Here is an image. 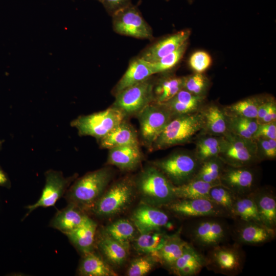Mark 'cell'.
I'll use <instances>...</instances> for the list:
<instances>
[{"label":"cell","instance_id":"1","mask_svg":"<svg viewBox=\"0 0 276 276\" xmlns=\"http://www.w3.org/2000/svg\"><path fill=\"white\" fill-rule=\"evenodd\" d=\"M144 203L162 207L176 199L174 186L154 166L145 168L134 182Z\"/></svg>","mask_w":276,"mask_h":276},{"label":"cell","instance_id":"2","mask_svg":"<svg viewBox=\"0 0 276 276\" xmlns=\"http://www.w3.org/2000/svg\"><path fill=\"white\" fill-rule=\"evenodd\" d=\"M109 169L88 172L77 179L66 192L65 198L81 209H90L105 191L110 179Z\"/></svg>","mask_w":276,"mask_h":276},{"label":"cell","instance_id":"3","mask_svg":"<svg viewBox=\"0 0 276 276\" xmlns=\"http://www.w3.org/2000/svg\"><path fill=\"white\" fill-rule=\"evenodd\" d=\"M203 127V118L200 110L174 117L155 141L152 148L163 149L188 143Z\"/></svg>","mask_w":276,"mask_h":276},{"label":"cell","instance_id":"4","mask_svg":"<svg viewBox=\"0 0 276 276\" xmlns=\"http://www.w3.org/2000/svg\"><path fill=\"white\" fill-rule=\"evenodd\" d=\"M223 218L205 217L194 219L189 231L192 244L209 250L225 243L231 236V227Z\"/></svg>","mask_w":276,"mask_h":276},{"label":"cell","instance_id":"5","mask_svg":"<svg viewBox=\"0 0 276 276\" xmlns=\"http://www.w3.org/2000/svg\"><path fill=\"white\" fill-rule=\"evenodd\" d=\"M201 164L195 153L179 151L156 160L153 165L162 172L174 186H178L194 179Z\"/></svg>","mask_w":276,"mask_h":276},{"label":"cell","instance_id":"6","mask_svg":"<svg viewBox=\"0 0 276 276\" xmlns=\"http://www.w3.org/2000/svg\"><path fill=\"white\" fill-rule=\"evenodd\" d=\"M205 266L215 273L227 276H235L240 273L245 261V252L241 245L223 243L209 250L205 256Z\"/></svg>","mask_w":276,"mask_h":276},{"label":"cell","instance_id":"7","mask_svg":"<svg viewBox=\"0 0 276 276\" xmlns=\"http://www.w3.org/2000/svg\"><path fill=\"white\" fill-rule=\"evenodd\" d=\"M218 157L226 165L235 167L253 166L260 160L255 140L243 138L229 131L223 135Z\"/></svg>","mask_w":276,"mask_h":276},{"label":"cell","instance_id":"8","mask_svg":"<svg viewBox=\"0 0 276 276\" xmlns=\"http://www.w3.org/2000/svg\"><path fill=\"white\" fill-rule=\"evenodd\" d=\"M135 191L134 184L130 180L117 181L104 191L90 210L95 215L101 217L118 214L131 203Z\"/></svg>","mask_w":276,"mask_h":276},{"label":"cell","instance_id":"9","mask_svg":"<svg viewBox=\"0 0 276 276\" xmlns=\"http://www.w3.org/2000/svg\"><path fill=\"white\" fill-rule=\"evenodd\" d=\"M126 118L121 111L111 106L101 111L81 116L71 122V126L78 130L80 135L91 136L99 140Z\"/></svg>","mask_w":276,"mask_h":276},{"label":"cell","instance_id":"10","mask_svg":"<svg viewBox=\"0 0 276 276\" xmlns=\"http://www.w3.org/2000/svg\"><path fill=\"white\" fill-rule=\"evenodd\" d=\"M143 143L152 148V145L169 122L174 117L163 104L152 102L137 115Z\"/></svg>","mask_w":276,"mask_h":276},{"label":"cell","instance_id":"11","mask_svg":"<svg viewBox=\"0 0 276 276\" xmlns=\"http://www.w3.org/2000/svg\"><path fill=\"white\" fill-rule=\"evenodd\" d=\"M154 84L150 78L127 87L116 94L112 106L119 109L126 117L137 115L153 102Z\"/></svg>","mask_w":276,"mask_h":276},{"label":"cell","instance_id":"12","mask_svg":"<svg viewBox=\"0 0 276 276\" xmlns=\"http://www.w3.org/2000/svg\"><path fill=\"white\" fill-rule=\"evenodd\" d=\"M164 207L177 216L188 219L205 217L231 218L226 210L207 199H176Z\"/></svg>","mask_w":276,"mask_h":276},{"label":"cell","instance_id":"13","mask_svg":"<svg viewBox=\"0 0 276 276\" xmlns=\"http://www.w3.org/2000/svg\"><path fill=\"white\" fill-rule=\"evenodd\" d=\"M111 16L113 29L116 33L139 39L153 38L151 28L136 6L131 4L116 11Z\"/></svg>","mask_w":276,"mask_h":276},{"label":"cell","instance_id":"14","mask_svg":"<svg viewBox=\"0 0 276 276\" xmlns=\"http://www.w3.org/2000/svg\"><path fill=\"white\" fill-rule=\"evenodd\" d=\"M253 166H225L220 182L235 195H244L253 193L258 188V172Z\"/></svg>","mask_w":276,"mask_h":276},{"label":"cell","instance_id":"15","mask_svg":"<svg viewBox=\"0 0 276 276\" xmlns=\"http://www.w3.org/2000/svg\"><path fill=\"white\" fill-rule=\"evenodd\" d=\"M45 177V182L40 198L35 203L26 206L28 211L24 218L38 208L54 206L75 178V176L65 177L61 172L53 170L47 171Z\"/></svg>","mask_w":276,"mask_h":276},{"label":"cell","instance_id":"16","mask_svg":"<svg viewBox=\"0 0 276 276\" xmlns=\"http://www.w3.org/2000/svg\"><path fill=\"white\" fill-rule=\"evenodd\" d=\"M231 227V235L235 242L241 245H258L266 243L275 237V229L261 222L235 219Z\"/></svg>","mask_w":276,"mask_h":276},{"label":"cell","instance_id":"17","mask_svg":"<svg viewBox=\"0 0 276 276\" xmlns=\"http://www.w3.org/2000/svg\"><path fill=\"white\" fill-rule=\"evenodd\" d=\"M132 222L140 234L158 231L169 223V218L165 212L145 203L138 206L131 216Z\"/></svg>","mask_w":276,"mask_h":276},{"label":"cell","instance_id":"18","mask_svg":"<svg viewBox=\"0 0 276 276\" xmlns=\"http://www.w3.org/2000/svg\"><path fill=\"white\" fill-rule=\"evenodd\" d=\"M190 34V30L186 29L160 39L146 48L139 57L150 63L155 62L188 41Z\"/></svg>","mask_w":276,"mask_h":276},{"label":"cell","instance_id":"19","mask_svg":"<svg viewBox=\"0 0 276 276\" xmlns=\"http://www.w3.org/2000/svg\"><path fill=\"white\" fill-rule=\"evenodd\" d=\"M205 256L191 243H187L180 257L170 270L178 276L197 275L205 266Z\"/></svg>","mask_w":276,"mask_h":276},{"label":"cell","instance_id":"20","mask_svg":"<svg viewBox=\"0 0 276 276\" xmlns=\"http://www.w3.org/2000/svg\"><path fill=\"white\" fill-rule=\"evenodd\" d=\"M142 159L139 144H131L109 149L107 164L122 170L131 171L139 167Z\"/></svg>","mask_w":276,"mask_h":276},{"label":"cell","instance_id":"21","mask_svg":"<svg viewBox=\"0 0 276 276\" xmlns=\"http://www.w3.org/2000/svg\"><path fill=\"white\" fill-rule=\"evenodd\" d=\"M252 196L262 223L275 229L276 197L274 192L269 188L258 187L252 193Z\"/></svg>","mask_w":276,"mask_h":276},{"label":"cell","instance_id":"22","mask_svg":"<svg viewBox=\"0 0 276 276\" xmlns=\"http://www.w3.org/2000/svg\"><path fill=\"white\" fill-rule=\"evenodd\" d=\"M97 223L88 216L77 227L65 234L71 243L83 255L94 251Z\"/></svg>","mask_w":276,"mask_h":276},{"label":"cell","instance_id":"23","mask_svg":"<svg viewBox=\"0 0 276 276\" xmlns=\"http://www.w3.org/2000/svg\"><path fill=\"white\" fill-rule=\"evenodd\" d=\"M154 74L150 63L138 57L132 60L114 89L115 95L123 89L142 82Z\"/></svg>","mask_w":276,"mask_h":276},{"label":"cell","instance_id":"24","mask_svg":"<svg viewBox=\"0 0 276 276\" xmlns=\"http://www.w3.org/2000/svg\"><path fill=\"white\" fill-rule=\"evenodd\" d=\"M77 205L68 203V205L58 211L52 219L50 226L65 235L79 226L87 215Z\"/></svg>","mask_w":276,"mask_h":276},{"label":"cell","instance_id":"25","mask_svg":"<svg viewBox=\"0 0 276 276\" xmlns=\"http://www.w3.org/2000/svg\"><path fill=\"white\" fill-rule=\"evenodd\" d=\"M204 96L194 95L185 89L163 104L174 117L189 114L200 109Z\"/></svg>","mask_w":276,"mask_h":276},{"label":"cell","instance_id":"26","mask_svg":"<svg viewBox=\"0 0 276 276\" xmlns=\"http://www.w3.org/2000/svg\"><path fill=\"white\" fill-rule=\"evenodd\" d=\"M98 141L102 148L108 149L124 145L139 144L135 129L125 120Z\"/></svg>","mask_w":276,"mask_h":276},{"label":"cell","instance_id":"27","mask_svg":"<svg viewBox=\"0 0 276 276\" xmlns=\"http://www.w3.org/2000/svg\"><path fill=\"white\" fill-rule=\"evenodd\" d=\"M181 231L180 228L175 233L168 235L161 247L152 255L169 269L182 255L188 243L181 238Z\"/></svg>","mask_w":276,"mask_h":276},{"label":"cell","instance_id":"28","mask_svg":"<svg viewBox=\"0 0 276 276\" xmlns=\"http://www.w3.org/2000/svg\"><path fill=\"white\" fill-rule=\"evenodd\" d=\"M201 110L203 118V133L223 136L228 131L227 116L224 109L212 104Z\"/></svg>","mask_w":276,"mask_h":276},{"label":"cell","instance_id":"29","mask_svg":"<svg viewBox=\"0 0 276 276\" xmlns=\"http://www.w3.org/2000/svg\"><path fill=\"white\" fill-rule=\"evenodd\" d=\"M97 245L106 260L113 265L120 266L127 259L129 247L104 234L99 239Z\"/></svg>","mask_w":276,"mask_h":276},{"label":"cell","instance_id":"30","mask_svg":"<svg viewBox=\"0 0 276 276\" xmlns=\"http://www.w3.org/2000/svg\"><path fill=\"white\" fill-rule=\"evenodd\" d=\"M78 272L79 275L83 276L117 275L109 265L94 251L83 255Z\"/></svg>","mask_w":276,"mask_h":276},{"label":"cell","instance_id":"31","mask_svg":"<svg viewBox=\"0 0 276 276\" xmlns=\"http://www.w3.org/2000/svg\"><path fill=\"white\" fill-rule=\"evenodd\" d=\"M232 218L245 221L261 222L252 193L248 195H235L232 212Z\"/></svg>","mask_w":276,"mask_h":276},{"label":"cell","instance_id":"32","mask_svg":"<svg viewBox=\"0 0 276 276\" xmlns=\"http://www.w3.org/2000/svg\"><path fill=\"white\" fill-rule=\"evenodd\" d=\"M221 184L209 183L201 180L193 179L182 185L174 186L176 199H207L209 200L211 189Z\"/></svg>","mask_w":276,"mask_h":276},{"label":"cell","instance_id":"33","mask_svg":"<svg viewBox=\"0 0 276 276\" xmlns=\"http://www.w3.org/2000/svg\"><path fill=\"white\" fill-rule=\"evenodd\" d=\"M184 77L162 78L153 86V102L164 103L183 88Z\"/></svg>","mask_w":276,"mask_h":276},{"label":"cell","instance_id":"34","mask_svg":"<svg viewBox=\"0 0 276 276\" xmlns=\"http://www.w3.org/2000/svg\"><path fill=\"white\" fill-rule=\"evenodd\" d=\"M135 229L132 222L121 219L107 225L103 234L129 247L135 236Z\"/></svg>","mask_w":276,"mask_h":276},{"label":"cell","instance_id":"35","mask_svg":"<svg viewBox=\"0 0 276 276\" xmlns=\"http://www.w3.org/2000/svg\"><path fill=\"white\" fill-rule=\"evenodd\" d=\"M168 235L160 230L141 233L134 241V248L139 252L152 255L161 247Z\"/></svg>","mask_w":276,"mask_h":276},{"label":"cell","instance_id":"36","mask_svg":"<svg viewBox=\"0 0 276 276\" xmlns=\"http://www.w3.org/2000/svg\"><path fill=\"white\" fill-rule=\"evenodd\" d=\"M225 166V164L218 156L207 159L201 162L194 179L221 184L220 178Z\"/></svg>","mask_w":276,"mask_h":276},{"label":"cell","instance_id":"37","mask_svg":"<svg viewBox=\"0 0 276 276\" xmlns=\"http://www.w3.org/2000/svg\"><path fill=\"white\" fill-rule=\"evenodd\" d=\"M263 100L258 98H248L234 103L224 109L226 116L257 118L259 107Z\"/></svg>","mask_w":276,"mask_h":276},{"label":"cell","instance_id":"38","mask_svg":"<svg viewBox=\"0 0 276 276\" xmlns=\"http://www.w3.org/2000/svg\"><path fill=\"white\" fill-rule=\"evenodd\" d=\"M228 131L239 136L252 139L259 123L256 119L227 116Z\"/></svg>","mask_w":276,"mask_h":276},{"label":"cell","instance_id":"39","mask_svg":"<svg viewBox=\"0 0 276 276\" xmlns=\"http://www.w3.org/2000/svg\"><path fill=\"white\" fill-rule=\"evenodd\" d=\"M187 45L188 41L158 61L150 63L154 74L166 72L174 67L182 58L187 48Z\"/></svg>","mask_w":276,"mask_h":276},{"label":"cell","instance_id":"40","mask_svg":"<svg viewBox=\"0 0 276 276\" xmlns=\"http://www.w3.org/2000/svg\"><path fill=\"white\" fill-rule=\"evenodd\" d=\"M235 194L221 185L212 187L209 192V200L226 210L231 216Z\"/></svg>","mask_w":276,"mask_h":276},{"label":"cell","instance_id":"41","mask_svg":"<svg viewBox=\"0 0 276 276\" xmlns=\"http://www.w3.org/2000/svg\"><path fill=\"white\" fill-rule=\"evenodd\" d=\"M157 260L151 257H143L133 260L127 272L128 276H144L148 274L155 266Z\"/></svg>","mask_w":276,"mask_h":276},{"label":"cell","instance_id":"42","mask_svg":"<svg viewBox=\"0 0 276 276\" xmlns=\"http://www.w3.org/2000/svg\"><path fill=\"white\" fill-rule=\"evenodd\" d=\"M208 79L202 73L195 74L184 77L183 89L198 96H203L207 86Z\"/></svg>","mask_w":276,"mask_h":276},{"label":"cell","instance_id":"43","mask_svg":"<svg viewBox=\"0 0 276 276\" xmlns=\"http://www.w3.org/2000/svg\"><path fill=\"white\" fill-rule=\"evenodd\" d=\"M259 160L274 159L276 157V140L260 137L255 140Z\"/></svg>","mask_w":276,"mask_h":276},{"label":"cell","instance_id":"44","mask_svg":"<svg viewBox=\"0 0 276 276\" xmlns=\"http://www.w3.org/2000/svg\"><path fill=\"white\" fill-rule=\"evenodd\" d=\"M212 62L210 55L206 52L198 51L193 53L189 59V65L196 73H202L208 69Z\"/></svg>","mask_w":276,"mask_h":276},{"label":"cell","instance_id":"45","mask_svg":"<svg viewBox=\"0 0 276 276\" xmlns=\"http://www.w3.org/2000/svg\"><path fill=\"white\" fill-rule=\"evenodd\" d=\"M260 137L276 140V121L259 124L252 139L256 140Z\"/></svg>","mask_w":276,"mask_h":276},{"label":"cell","instance_id":"46","mask_svg":"<svg viewBox=\"0 0 276 276\" xmlns=\"http://www.w3.org/2000/svg\"><path fill=\"white\" fill-rule=\"evenodd\" d=\"M223 142V136L210 135L200 137L197 143L196 154L220 146Z\"/></svg>","mask_w":276,"mask_h":276},{"label":"cell","instance_id":"47","mask_svg":"<svg viewBox=\"0 0 276 276\" xmlns=\"http://www.w3.org/2000/svg\"><path fill=\"white\" fill-rule=\"evenodd\" d=\"M101 3L111 15L116 11L132 4L131 0H102Z\"/></svg>","mask_w":276,"mask_h":276},{"label":"cell","instance_id":"48","mask_svg":"<svg viewBox=\"0 0 276 276\" xmlns=\"http://www.w3.org/2000/svg\"><path fill=\"white\" fill-rule=\"evenodd\" d=\"M276 121V105L274 101H271L266 114L259 124L266 123Z\"/></svg>","mask_w":276,"mask_h":276},{"label":"cell","instance_id":"49","mask_svg":"<svg viewBox=\"0 0 276 276\" xmlns=\"http://www.w3.org/2000/svg\"><path fill=\"white\" fill-rule=\"evenodd\" d=\"M270 100L263 101L260 104L258 111L257 120L259 123L267 113Z\"/></svg>","mask_w":276,"mask_h":276},{"label":"cell","instance_id":"50","mask_svg":"<svg viewBox=\"0 0 276 276\" xmlns=\"http://www.w3.org/2000/svg\"><path fill=\"white\" fill-rule=\"evenodd\" d=\"M0 186L9 188L11 183L6 173L0 167Z\"/></svg>","mask_w":276,"mask_h":276},{"label":"cell","instance_id":"51","mask_svg":"<svg viewBox=\"0 0 276 276\" xmlns=\"http://www.w3.org/2000/svg\"><path fill=\"white\" fill-rule=\"evenodd\" d=\"M194 0H188L189 3H192Z\"/></svg>","mask_w":276,"mask_h":276},{"label":"cell","instance_id":"52","mask_svg":"<svg viewBox=\"0 0 276 276\" xmlns=\"http://www.w3.org/2000/svg\"><path fill=\"white\" fill-rule=\"evenodd\" d=\"M2 142L0 140V150H1V147H2Z\"/></svg>","mask_w":276,"mask_h":276},{"label":"cell","instance_id":"53","mask_svg":"<svg viewBox=\"0 0 276 276\" xmlns=\"http://www.w3.org/2000/svg\"><path fill=\"white\" fill-rule=\"evenodd\" d=\"M97 1H98L99 2H100L101 3L102 0H97Z\"/></svg>","mask_w":276,"mask_h":276},{"label":"cell","instance_id":"54","mask_svg":"<svg viewBox=\"0 0 276 276\" xmlns=\"http://www.w3.org/2000/svg\"><path fill=\"white\" fill-rule=\"evenodd\" d=\"M166 1H168V0H166Z\"/></svg>","mask_w":276,"mask_h":276}]
</instances>
